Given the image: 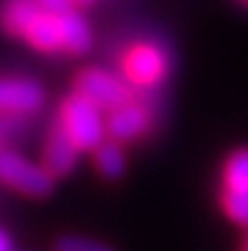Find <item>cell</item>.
<instances>
[{
	"mask_svg": "<svg viewBox=\"0 0 248 251\" xmlns=\"http://www.w3.org/2000/svg\"><path fill=\"white\" fill-rule=\"evenodd\" d=\"M58 122L64 125L68 137L76 142V147L81 152H91L99 142L107 140V114H104V109L79 92H74L71 97L64 99Z\"/></svg>",
	"mask_w": 248,
	"mask_h": 251,
	"instance_id": "cell-1",
	"label": "cell"
},
{
	"mask_svg": "<svg viewBox=\"0 0 248 251\" xmlns=\"http://www.w3.org/2000/svg\"><path fill=\"white\" fill-rule=\"evenodd\" d=\"M0 183L28 198H48L56 188V178L43 162L28 160L13 150H0Z\"/></svg>",
	"mask_w": 248,
	"mask_h": 251,
	"instance_id": "cell-2",
	"label": "cell"
},
{
	"mask_svg": "<svg viewBox=\"0 0 248 251\" xmlns=\"http://www.w3.org/2000/svg\"><path fill=\"white\" fill-rule=\"evenodd\" d=\"M122 69H124V76L132 84L155 86L167 76L170 61H167V53L159 46H155V43H135L124 53Z\"/></svg>",
	"mask_w": 248,
	"mask_h": 251,
	"instance_id": "cell-3",
	"label": "cell"
},
{
	"mask_svg": "<svg viewBox=\"0 0 248 251\" xmlns=\"http://www.w3.org/2000/svg\"><path fill=\"white\" fill-rule=\"evenodd\" d=\"M76 92L84 94L86 99H91L94 104L101 109H112L116 104H122L124 99H129V86L124 79H119L116 74L99 69V66H86L79 71L76 76Z\"/></svg>",
	"mask_w": 248,
	"mask_h": 251,
	"instance_id": "cell-4",
	"label": "cell"
},
{
	"mask_svg": "<svg viewBox=\"0 0 248 251\" xmlns=\"http://www.w3.org/2000/svg\"><path fill=\"white\" fill-rule=\"evenodd\" d=\"M46 104V89L36 79H0V112L33 114Z\"/></svg>",
	"mask_w": 248,
	"mask_h": 251,
	"instance_id": "cell-5",
	"label": "cell"
},
{
	"mask_svg": "<svg viewBox=\"0 0 248 251\" xmlns=\"http://www.w3.org/2000/svg\"><path fill=\"white\" fill-rule=\"evenodd\" d=\"M150 129V112L139 101L124 99L122 104L107 109V137L116 142H132Z\"/></svg>",
	"mask_w": 248,
	"mask_h": 251,
	"instance_id": "cell-6",
	"label": "cell"
},
{
	"mask_svg": "<svg viewBox=\"0 0 248 251\" xmlns=\"http://www.w3.org/2000/svg\"><path fill=\"white\" fill-rule=\"evenodd\" d=\"M79 155H81V150L76 147V142L68 137V132L64 129L61 122H56L48 132L46 145H43V165L58 180V178L71 175V170H76Z\"/></svg>",
	"mask_w": 248,
	"mask_h": 251,
	"instance_id": "cell-7",
	"label": "cell"
},
{
	"mask_svg": "<svg viewBox=\"0 0 248 251\" xmlns=\"http://www.w3.org/2000/svg\"><path fill=\"white\" fill-rule=\"evenodd\" d=\"M58 31H61V51L71 56H84L91 51V25L86 23V18L76 8H68L64 13H58Z\"/></svg>",
	"mask_w": 248,
	"mask_h": 251,
	"instance_id": "cell-8",
	"label": "cell"
},
{
	"mask_svg": "<svg viewBox=\"0 0 248 251\" xmlns=\"http://www.w3.org/2000/svg\"><path fill=\"white\" fill-rule=\"evenodd\" d=\"M23 41H28L33 49L43 53L61 51V31H58V16L48 10H41L38 16L31 21V25L25 28Z\"/></svg>",
	"mask_w": 248,
	"mask_h": 251,
	"instance_id": "cell-9",
	"label": "cell"
},
{
	"mask_svg": "<svg viewBox=\"0 0 248 251\" xmlns=\"http://www.w3.org/2000/svg\"><path fill=\"white\" fill-rule=\"evenodd\" d=\"M91 152H94L96 170L104 175L107 180H119L127 173V152H124L122 142L107 137L104 142H99Z\"/></svg>",
	"mask_w": 248,
	"mask_h": 251,
	"instance_id": "cell-10",
	"label": "cell"
},
{
	"mask_svg": "<svg viewBox=\"0 0 248 251\" xmlns=\"http://www.w3.org/2000/svg\"><path fill=\"white\" fill-rule=\"evenodd\" d=\"M43 8L36 0H8L0 10V25L5 28V33L10 36H21L25 33V28L31 25V21L38 16Z\"/></svg>",
	"mask_w": 248,
	"mask_h": 251,
	"instance_id": "cell-11",
	"label": "cell"
},
{
	"mask_svg": "<svg viewBox=\"0 0 248 251\" xmlns=\"http://www.w3.org/2000/svg\"><path fill=\"white\" fill-rule=\"evenodd\" d=\"M223 188L248 190V147L233 150L223 168Z\"/></svg>",
	"mask_w": 248,
	"mask_h": 251,
	"instance_id": "cell-12",
	"label": "cell"
},
{
	"mask_svg": "<svg viewBox=\"0 0 248 251\" xmlns=\"http://www.w3.org/2000/svg\"><path fill=\"white\" fill-rule=\"evenodd\" d=\"M221 205L230 221H236L238 226L248 228V190L241 188H223Z\"/></svg>",
	"mask_w": 248,
	"mask_h": 251,
	"instance_id": "cell-13",
	"label": "cell"
},
{
	"mask_svg": "<svg viewBox=\"0 0 248 251\" xmlns=\"http://www.w3.org/2000/svg\"><path fill=\"white\" fill-rule=\"evenodd\" d=\"M53 251H116V249L99 239H91V236L64 233L53 241Z\"/></svg>",
	"mask_w": 248,
	"mask_h": 251,
	"instance_id": "cell-14",
	"label": "cell"
},
{
	"mask_svg": "<svg viewBox=\"0 0 248 251\" xmlns=\"http://www.w3.org/2000/svg\"><path fill=\"white\" fill-rule=\"evenodd\" d=\"M36 3H38L43 10L53 13V16H58V13H64V10H68V8L76 5L74 0H36Z\"/></svg>",
	"mask_w": 248,
	"mask_h": 251,
	"instance_id": "cell-15",
	"label": "cell"
},
{
	"mask_svg": "<svg viewBox=\"0 0 248 251\" xmlns=\"http://www.w3.org/2000/svg\"><path fill=\"white\" fill-rule=\"evenodd\" d=\"M0 251H13V241L3 228H0Z\"/></svg>",
	"mask_w": 248,
	"mask_h": 251,
	"instance_id": "cell-16",
	"label": "cell"
},
{
	"mask_svg": "<svg viewBox=\"0 0 248 251\" xmlns=\"http://www.w3.org/2000/svg\"><path fill=\"white\" fill-rule=\"evenodd\" d=\"M74 3H76V5H89L91 0H74Z\"/></svg>",
	"mask_w": 248,
	"mask_h": 251,
	"instance_id": "cell-17",
	"label": "cell"
},
{
	"mask_svg": "<svg viewBox=\"0 0 248 251\" xmlns=\"http://www.w3.org/2000/svg\"><path fill=\"white\" fill-rule=\"evenodd\" d=\"M243 251H248V228H246V241H243Z\"/></svg>",
	"mask_w": 248,
	"mask_h": 251,
	"instance_id": "cell-18",
	"label": "cell"
},
{
	"mask_svg": "<svg viewBox=\"0 0 248 251\" xmlns=\"http://www.w3.org/2000/svg\"><path fill=\"white\" fill-rule=\"evenodd\" d=\"M241 3H243V5H248V0H241Z\"/></svg>",
	"mask_w": 248,
	"mask_h": 251,
	"instance_id": "cell-19",
	"label": "cell"
}]
</instances>
